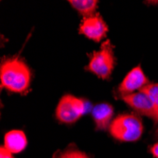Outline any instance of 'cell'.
Returning <instances> with one entry per match:
<instances>
[{
    "label": "cell",
    "instance_id": "obj_1",
    "mask_svg": "<svg viewBox=\"0 0 158 158\" xmlns=\"http://www.w3.org/2000/svg\"><path fill=\"white\" fill-rule=\"evenodd\" d=\"M1 87L12 93L27 94L30 91L31 72L19 57L5 58L0 66Z\"/></svg>",
    "mask_w": 158,
    "mask_h": 158
},
{
    "label": "cell",
    "instance_id": "obj_2",
    "mask_svg": "<svg viewBox=\"0 0 158 158\" xmlns=\"http://www.w3.org/2000/svg\"><path fill=\"white\" fill-rule=\"evenodd\" d=\"M110 134L119 141H136L143 134L142 121L132 114H120L110 124Z\"/></svg>",
    "mask_w": 158,
    "mask_h": 158
},
{
    "label": "cell",
    "instance_id": "obj_3",
    "mask_svg": "<svg viewBox=\"0 0 158 158\" xmlns=\"http://www.w3.org/2000/svg\"><path fill=\"white\" fill-rule=\"evenodd\" d=\"M114 46L107 40L102 43L99 50L89 55V64L85 69L103 80H108L114 70Z\"/></svg>",
    "mask_w": 158,
    "mask_h": 158
},
{
    "label": "cell",
    "instance_id": "obj_4",
    "mask_svg": "<svg viewBox=\"0 0 158 158\" xmlns=\"http://www.w3.org/2000/svg\"><path fill=\"white\" fill-rule=\"evenodd\" d=\"M86 111V105L82 99L72 95H64L56 109V118L60 122L71 124L76 122Z\"/></svg>",
    "mask_w": 158,
    "mask_h": 158
},
{
    "label": "cell",
    "instance_id": "obj_5",
    "mask_svg": "<svg viewBox=\"0 0 158 158\" xmlns=\"http://www.w3.org/2000/svg\"><path fill=\"white\" fill-rule=\"evenodd\" d=\"M119 98L137 113L144 114L156 121V111L151 98L144 92H136L129 95H122Z\"/></svg>",
    "mask_w": 158,
    "mask_h": 158
},
{
    "label": "cell",
    "instance_id": "obj_6",
    "mask_svg": "<svg viewBox=\"0 0 158 158\" xmlns=\"http://www.w3.org/2000/svg\"><path fill=\"white\" fill-rule=\"evenodd\" d=\"M107 31L108 27L98 13L89 18H83L80 26V32L95 42L102 41Z\"/></svg>",
    "mask_w": 158,
    "mask_h": 158
},
{
    "label": "cell",
    "instance_id": "obj_7",
    "mask_svg": "<svg viewBox=\"0 0 158 158\" xmlns=\"http://www.w3.org/2000/svg\"><path fill=\"white\" fill-rule=\"evenodd\" d=\"M147 84H149V81L144 72H143V70L141 69L140 65H138L133 68L119 84V96L133 94L135 90H140Z\"/></svg>",
    "mask_w": 158,
    "mask_h": 158
},
{
    "label": "cell",
    "instance_id": "obj_8",
    "mask_svg": "<svg viewBox=\"0 0 158 158\" xmlns=\"http://www.w3.org/2000/svg\"><path fill=\"white\" fill-rule=\"evenodd\" d=\"M114 114V108L108 103L98 104L93 108L92 116L98 130H105L111 124L110 121Z\"/></svg>",
    "mask_w": 158,
    "mask_h": 158
},
{
    "label": "cell",
    "instance_id": "obj_9",
    "mask_svg": "<svg viewBox=\"0 0 158 158\" xmlns=\"http://www.w3.org/2000/svg\"><path fill=\"white\" fill-rule=\"evenodd\" d=\"M4 147L11 153H18L25 150L27 141L23 131L14 130L10 131L5 135Z\"/></svg>",
    "mask_w": 158,
    "mask_h": 158
},
{
    "label": "cell",
    "instance_id": "obj_10",
    "mask_svg": "<svg viewBox=\"0 0 158 158\" xmlns=\"http://www.w3.org/2000/svg\"><path fill=\"white\" fill-rule=\"evenodd\" d=\"M68 2L81 14L83 18L94 16L98 3L96 0H70Z\"/></svg>",
    "mask_w": 158,
    "mask_h": 158
},
{
    "label": "cell",
    "instance_id": "obj_11",
    "mask_svg": "<svg viewBox=\"0 0 158 158\" xmlns=\"http://www.w3.org/2000/svg\"><path fill=\"white\" fill-rule=\"evenodd\" d=\"M52 158H90L83 152L78 150L75 145L68 146L64 151L57 152Z\"/></svg>",
    "mask_w": 158,
    "mask_h": 158
},
{
    "label": "cell",
    "instance_id": "obj_12",
    "mask_svg": "<svg viewBox=\"0 0 158 158\" xmlns=\"http://www.w3.org/2000/svg\"><path fill=\"white\" fill-rule=\"evenodd\" d=\"M139 91L147 94L152 100L155 111H156L155 123H157L158 122V83H149L146 86H144L143 88H141Z\"/></svg>",
    "mask_w": 158,
    "mask_h": 158
},
{
    "label": "cell",
    "instance_id": "obj_13",
    "mask_svg": "<svg viewBox=\"0 0 158 158\" xmlns=\"http://www.w3.org/2000/svg\"><path fill=\"white\" fill-rule=\"evenodd\" d=\"M0 158H14V156L4 146H2L0 148Z\"/></svg>",
    "mask_w": 158,
    "mask_h": 158
},
{
    "label": "cell",
    "instance_id": "obj_14",
    "mask_svg": "<svg viewBox=\"0 0 158 158\" xmlns=\"http://www.w3.org/2000/svg\"><path fill=\"white\" fill-rule=\"evenodd\" d=\"M151 152L155 158H158V143H156L151 148Z\"/></svg>",
    "mask_w": 158,
    "mask_h": 158
},
{
    "label": "cell",
    "instance_id": "obj_15",
    "mask_svg": "<svg viewBox=\"0 0 158 158\" xmlns=\"http://www.w3.org/2000/svg\"><path fill=\"white\" fill-rule=\"evenodd\" d=\"M156 136H158V129L156 130Z\"/></svg>",
    "mask_w": 158,
    "mask_h": 158
}]
</instances>
